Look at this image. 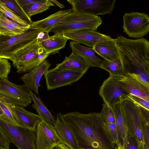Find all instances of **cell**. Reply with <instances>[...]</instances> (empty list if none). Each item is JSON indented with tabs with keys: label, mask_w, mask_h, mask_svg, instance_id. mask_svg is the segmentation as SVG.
<instances>
[{
	"label": "cell",
	"mask_w": 149,
	"mask_h": 149,
	"mask_svg": "<svg viewBox=\"0 0 149 149\" xmlns=\"http://www.w3.org/2000/svg\"><path fill=\"white\" fill-rule=\"evenodd\" d=\"M73 132L81 149H114L100 113L84 114L74 111L63 115Z\"/></svg>",
	"instance_id": "1"
},
{
	"label": "cell",
	"mask_w": 149,
	"mask_h": 149,
	"mask_svg": "<svg viewBox=\"0 0 149 149\" xmlns=\"http://www.w3.org/2000/svg\"><path fill=\"white\" fill-rule=\"evenodd\" d=\"M125 77L130 76L149 88V42L142 38L132 40L118 36L114 39Z\"/></svg>",
	"instance_id": "2"
},
{
	"label": "cell",
	"mask_w": 149,
	"mask_h": 149,
	"mask_svg": "<svg viewBox=\"0 0 149 149\" xmlns=\"http://www.w3.org/2000/svg\"><path fill=\"white\" fill-rule=\"evenodd\" d=\"M123 117L128 132L133 136L140 144L144 145L145 126L149 123V110L127 99L121 103Z\"/></svg>",
	"instance_id": "3"
},
{
	"label": "cell",
	"mask_w": 149,
	"mask_h": 149,
	"mask_svg": "<svg viewBox=\"0 0 149 149\" xmlns=\"http://www.w3.org/2000/svg\"><path fill=\"white\" fill-rule=\"evenodd\" d=\"M102 22L100 17L84 12L72 11L62 23L51 30L50 32L63 34L83 29L96 31Z\"/></svg>",
	"instance_id": "4"
},
{
	"label": "cell",
	"mask_w": 149,
	"mask_h": 149,
	"mask_svg": "<svg viewBox=\"0 0 149 149\" xmlns=\"http://www.w3.org/2000/svg\"><path fill=\"white\" fill-rule=\"evenodd\" d=\"M44 50L36 39L18 50L10 59L18 73L29 72L45 61L40 56Z\"/></svg>",
	"instance_id": "5"
},
{
	"label": "cell",
	"mask_w": 149,
	"mask_h": 149,
	"mask_svg": "<svg viewBox=\"0 0 149 149\" xmlns=\"http://www.w3.org/2000/svg\"><path fill=\"white\" fill-rule=\"evenodd\" d=\"M41 31L30 25L20 35L11 37L0 35V57L10 59L18 50L36 40Z\"/></svg>",
	"instance_id": "6"
},
{
	"label": "cell",
	"mask_w": 149,
	"mask_h": 149,
	"mask_svg": "<svg viewBox=\"0 0 149 149\" xmlns=\"http://www.w3.org/2000/svg\"><path fill=\"white\" fill-rule=\"evenodd\" d=\"M29 90L25 84L16 85L8 79H0V100L6 104L26 107L31 102Z\"/></svg>",
	"instance_id": "7"
},
{
	"label": "cell",
	"mask_w": 149,
	"mask_h": 149,
	"mask_svg": "<svg viewBox=\"0 0 149 149\" xmlns=\"http://www.w3.org/2000/svg\"><path fill=\"white\" fill-rule=\"evenodd\" d=\"M0 127L18 149H36V131L15 125L0 117Z\"/></svg>",
	"instance_id": "8"
},
{
	"label": "cell",
	"mask_w": 149,
	"mask_h": 149,
	"mask_svg": "<svg viewBox=\"0 0 149 149\" xmlns=\"http://www.w3.org/2000/svg\"><path fill=\"white\" fill-rule=\"evenodd\" d=\"M123 77L110 75L100 87V96L104 103L111 108L127 99L129 94L121 86L120 80Z\"/></svg>",
	"instance_id": "9"
},
{
	"label": "cell",
	"mask_w": 149,
	"mask_h": 149,
	"mask_svg": "<svg viewBox=\"0 0 149 149\" xmlns=\"http://www.w3.org/2000/svg\"><path fill=\"white\" fill-rule=\"evenodd\" d=\"M123 32L129 37L141 39L149 32V17L143 13H125L123 16Z\"/></svg>",
	"instance_id": "10"
},
{
	"label": "cell",
	"mask_w": 149,
	"mask_h": 149,
	"mask_svg": "<svg viewBox=\"0 0 149 149\" xmlns=\"http://www.w3.org/2000/svg\"><path fill=\"white\" fill-rule=\"evenodd\" d=\"M86 71L54 68L48 70L44 74L47 88L49 90L71 85L80 79Z\"/></svg>",
	"instance_id": "11"
},
{
	"label": "cell",
	"mask_w": 149,
	"mask_h": 149,
	"mask_svg": "<svg viewBox=\"0 0 149 149\" xmlns=\"http://www.w3.org/2000/svg\"><path fill=\"white\" fill-rule=\"evenodd\" d=\"M71 5L72 11L84 12L98 16L111 14L116 0H67Z\"/></svg>",
	"instance_id": "12"
},
{
	"label": "cell",
	"mask_w": 149,
	"mask_h": 149,
	"mask_svg": "<svg viewBox=\"0 0 149 149\" xmlns=\"http://www.w3.org/2000/svg\"><path fill=\"white\" fill-rule=\"evenodd\" d=\"M36 149H53L62 143L54 126L41 120L36 130Z\"/></svg>",
	"instance_id": "13"
},
{
	"label": "cell",
	"mask_w": 149,
	"mask_h": 149,
	"mask_svg": "<svg viewBox=\"0 0 149 149\" xmlns=\"http://www.w3.org/2000/svg\"><path fill=\"white\" fill-rule=\"evenodd\" d=\"M63 35L68 40L91 48L97 43L113 40L114 39L109 36L88 29L71 31L63 34Z\"/></svg>",
	"instance_id": "14"
},
{
	"label": "cell",
	"mask_w": 149,
	"mask_h": 149,
	"mask_svg": "<svg viewBox=\"0 0 149 149\" xmlns=\"http://www.w3.org/2000/svg\"><path fill=\"white\" fill-rule=\"evenodd\" d=\"M63 115L57 114L54 127L62 143L70 149H81L71 129L65 120Z\"/></svg>",
	"instance_id": "15"
},
{
	"label": "cell",
	"mask_w": 149,
	"mask_h": 149,
	"mask_svg": "<svg viewBox=\"0 0 149 149\" xmlns=\"http://www.w3.org/2000/svg\"><path fill=\"white\" fill-rule=\"evenodd\" d=\"M51 65L49 61L46 59L28 73L21 77L20 79L29 89L38 95L40 82L41 77L49 70Z\"/></svg>",
	"instance_id": "16"
},
{
	"label": "cell",
	"mask_w": 149,
	"mask_h": 149,
	"mask_svg": "<svg viewBox=\"0 0 149 149\" xmlns=\"http://www.w3.org/2000/svg\"><path fill=\"white\" fill-rule=\"evenodd\" d=\"M20 126L36 131L41 120L38 115L27 111L24 107L7 104Z\"/></svg>",
	"instance_id": "17"
},
{
	"label": "cell",
	"mask_w": 149,
	"mask_h": 149,
	"mask_svg": "<svg viewBox=\"0 0 149 149\" xmlns=\"http://www.w3.org/2000/svg\"><path fill=\"white\" fill-rule=\"evenodd\" d=\"M71 9L59 10L42 19L33 22L30 25L41 31L49 33L54 27L62 23L71 12Z\"/></svg>",
	"instance_id": "18"
},
{
	"label": "cell",
	"mask_w": 149,
	"mask_h": 149,
	"mask_svg": "<svg viewBox=\"0 0 149 149\" xmlns=\"http://www.w3.org/2000/svg\"><path fill=\"white\" fill-rule=\"evenodd\" d=\"M69 46L72 49V53L81 57L89 68L92 67L100 68L102 63L105 60L96 56L92 48L83 46L73 41L70 42Z\"/></svg>",
	"instance_id": "19"
},
{
	"label": "cell",
	"mask_w": 149,
	"mask_h": 149,
	"mask_svg": "<svg viewBox=\"0 0 149 149\" xmlns=\"http://www.w3.org/2000/svg\"><path fill=\"white\" fill-rule=\"evenodd\" d=\"M120 81L122 88L129 94L149 102V88L130 76L123 77Z\"/></svg>",
	"instance_id": "20"
},
{
	"label": "cell",
	"mask_w": 149,
	"mask_h": 149,
	"mask_svg": "<svg viewBox=\"0 0 149 149\" xmlns=\"http://www.w3.org/2000/svg\"><path fill=\"white\" fill-rule=\"evenodd\" d=\"M112 108L115 116L118 141L116 146L123 149L128 133L121 111L120 103L117 104Z\"/></svg>",
	"instance_id": "21"
},
{
	"label": "cell",
	"mask_w": 149,
	"mask_h": 149,
	"mask_svg": "<svg viewBox=\"0 0 149 149\" xmlns=\"http://www.w3.org/2000/svg\"><path fill=\"white\" fill-rule=\"evenodd\" d=\"M24 26L17 23L0 12V35L12 36L24 32L30 26Z\"/></svg>",
	"instance_id": "22"
},
{
	"label": "cell",
	"mask_w": 149,
	"mask_h": 149,
	"mask_svg": "<svg viewBox=\"0 0 149 149\" xmlns=\"http://www.w3.org/2000/svg\"><path fill=\"white\" fill-rule=\"evenodd\" d=\"M95 52L106 61H109L120 58L115 43L113 40L96 43L92 48Z\"/></svg>",
	"instance_id": "23"
},
{
	"label": "cell",
	"mask_w": 149,
	"mask_h": 149,
	"mask_svg": "<svg viewBox=\"0 0 149 149\" xmlns=\"http://www.w3.org/2000/svg\"><path fill=\"white\" fill-rule=\"evenodd\" d=\"M68 40L63 34H54L39 44L49 54H54L65 47Z\"/></svg>",
	"instance_id": "24"
},
{
	"label": "cell",
	"mask_w": 149,
	"mask_h": 149,
	"mask_svg": "<svg viewBox=\"0 0 149 149\" xmlns=\"http://www.w3.org/2000/svg\"><path fill=\"white\" fill-rule=\"evenodd\" d=\"M58 70H72L87 71L89 68L84 60L80 56L72 53L65 56L63 61L58 63L54 68Z\"/></svg>",
	"instance_id": "25"
},
{
	"label": "cell",
	"mask_w": 149,
	"mask_h": 149,
	"mask_svg": "<svg viewBox=\"0 0 149 149\" xmlns=\"http://www.w3.org/2000/svg\"><path fill=\"white\" fill-rule=\"evenodd\" d=\"M29 92L31 100L33 102L32 107L37 112L41 120L54 126L56 119L47 108L40 98H38L30 89Z\"/></svg>",
	"instance_id": "26"
},
{
	"label": "cell",
	"mask_w": 149,
	"mask_h": 149,
	"mask_svg": "<svg viewBox=\"0 0 149 149\" xmlns=\"http://www.w3.org/2000/svg\"><path fill=\"white\" fill-rule=\"evenodd\" d=\"M100 68L108 72L110 75L125 77L123 68L120 58L109 61L105 60L102 63Z\"/></svg>",
	"instance_id": "27"
},
{
	"label": "cell",
	"mask_w": 149,
	"mask_h": 149,
	"mask_svg": "<svg viewBox=\"0 0 149 149\" xmlns=\"http://www.w3.org/2000/svg\"><path fill=\"white\" fill-rule=\"evenodd\" d=\"M51 0H42L40 1L36 2L30 5L25 13L31 18V16L44 12L50 7L54 6Z\"/></svg>",
	"instance_id": "28"
},
{
	"label": "cell",
	"mask_w": 149,
	"mask_h": 149,
	"mask_svg": "<svg viewBox=\"0 0 149 149\" xmlns=\"http://www.w3.org/2000/svg\"><path fill=\"white\" fill-rule=\"evenodd\" d=\"M10 10L28 24L30 25L33 22L31 18L26 14L16 0H1Z\"/></svg>",
	"instance_id": "29"
},
{
	"label": "cell",
	"mask_w": 149,
	"mask_h": 149,
	"mask_svg": "<svg viewBox=\"0 0 149 149\" xmlns=\"http://www.w3.org/2000/svg\"><path fill=\"white\" fill-rule=\"evenodd\" d=\"M0 12L14 22L21 25L24 26L30 25L28 24L9 9L1 0H0Z\"/></svg>",
	"instance_id": "30"
},
{
	"label": "cell",
	"mask_w": 149,
	"mask_h": 149,
	"mask_svg": "<svg viewBox=\"0 0 149 149\" xmlns=\"http://www.w3.org/2000/svg\"><path fill=\"white\" fill-rule=\"evenodd\" d=\"M0 107L3 113V116H0L1 118L13 124L20 126L7 104L0 100Z\"/></svg>",
	"instance_id": "31"
},
{
	"label": "cell",
	"mask_w": 149,
	"mask_h": 149,
	"mask_svg": "<svg viewBox=\"0 0 149 149\" xmlns=\"http://www.w3.org/2000/svg\"><path fill=\"white\" fill-rule=\"evenodd\" d=\"M102 106L100 113L104 123H115L114 114L112 108L104 103Z\"/></svg>",
	"instance_id": "32"
},
{
	"label": "cell",
	"mask_w": 149,
	"mask_h": 149,
	"mask_svg": "<svg viewBox=\"0 0 149 149\" xmlns=\"http://www.w3.org/2000/svg\"><path fill=\"white\" fill-rule=\"evenodd\" d=\"M144 145L140 144L138 141L128 132L123 149H143Z\"/></svg>",
	"instance_id": "33"
},
{
	"label": "cell",
	"mask_w": 149,
	"mask_h": 149,
	"mask_svg": "<svg viewBox=\"0 0 149 149\" xmlns=\"http://www.w3.org/2000/svg\"><path fill=\"white\" fill-rule=\"evenodd\" d=\"M11 67L10 63L8 59L0 57V79H8Z\"/></svg>",
	"instance_id": "34"
},
{
	"label": "cell",
	"mask_w": 149,
	"mask_h": 149,
	"mask_svg": "<svg viewBox=\"0 0 149 149\" xmlns=\"http://www.w3.org/2000/svg\"><path fill=\"white\" fill-rule=\"evenodd\" d=\"M106 129L113 142L116 145L118 139L115 123H104Z\"/></svg>",
	"instance_id": "35"
},
{
	"label": "cell",
	"mask_w": 149,
	"mask_h": 149,
	"mask_svg": "<svg viewBox=\"0 0 149 149\" xmlns=\"http://www.w3.org/2000/svg\"><path fill=\"white\" fill-rule=\"evenodd\" d=\"M131 100L136 104L146 109L149 110V102L139 97L129 94L127 98Z\"/></svg>",
	"instance_id": "36"
},
{
	"label": "cell",
	"mask_w": 149,
	"mask_h": 149,
	"mask_svg": "<svg viewBox=\"0 0 149 149\" xmlns=\"http://www.w3.org/2000/svg\"><path fill=\"white\" fill-rule=\"evenodd\" d=\"M11 142L0 127V149H9Z\"/></svg>",
	"instance_id": "37"
},
{
	"label": "cell",
	"mask_w": 149,
	"mask_h": 149,
	"mask_svg": "<svg viewBox=\"0 0 149 149\" xmlns=\"http://www.w3.org/2000/svg\"><path fill=\"white\" fill-rule=\"evenodd\" d=\"M21 7L25 13L29 6L36 2H39L42 0H16Z\"/></svg>",
	"instance_id": "38"
},
{
	"label": "cell",
	"mask_w": 149,
	"mask_h": 149,
	"mask_svg": "<svg viewBox=\"0 0 149 149\" xmlns=\"http://www.w3.org/2000/svg\"><path fill=\"white\" fill-rule=\"evenodd\" d=\"M144 143L145 146L149 149V123L146 124L143 133Z\"/></svg>",
	"instance_id": "39"
},
{
	"label": "cell",
	"mask_w": 149,
	"mask_h": 149,
	"mask_svg": "<svg viewBox=\"0 0 149 149\" xmlns=\"http://www.w3.org/2000/svg\"><path fill=\"white\" fill-rule=\"evenodd\" d=\"M56 149H70L63 143H61L56 147Z\"/></svg>",
	"instance_id": "40"
},
{
	"label": "cell",
	"mask_w": 149,
	"mask_h": 149,
	"mask_svg": "<svg viewBox=\"0 0 149 149\" xmlns=\"http://www.w3.org/2000/svg\"><path fill=\"white\" fill-rule=\"evenodd\" d=\"M48 33V32H45L43 37L41 40L38 41H37V42L39 44L41 42L49 38V35Z\"/></svg>",
	"instance_id": "41"
},
{
	"label": "cell",
	"mask_w": 149,
	"mask_h": 149,
	"mask_svg": "<svg viewBox=\"0 0 149 149\" xmlns=\"http://www.w3.org/2000/svg\"><path fill=\"white\" fill-rule=\"evenodd\" d=\"M52 2L54 3L55 4L57 5L60 8H65L64 5L62 4L56 0H51Z\"/></svg>",
	"instance_id": "42"
},
{
	"label": "cell",
	"mask_w": 149,
	"mask_h": 149,
	"mask_svg": "<svg viewBox=\"0 0 149 149\" xmlns=\"http://www.w3.org/2000/svg\"><path fill=\"white\" fill-rule=\"evenodd\" d=\"M44 34L45 32L41 31L39 33L38 35L37 38V41H38L41 40L43 37Z\"/></svg>",
	"instance_id": "43"
},
{
	"label": "cell",
	"mask_w": 149,
	"mask_h": 149,
	"mask_svg": "<svg viewBox=\"0 0 149 149\" xmlns=\"http://www.w3.org/2000/svg\"><path fill=\"white\" fill-rule=\"evenodd\" d=\"M3 113L1 107H0V116H3Z\"/></svg>",
	"instance_id": "44"
},
{
	"label": "cell",
	"mask_w": 149,
	"mask_h": 149,
	"mask_svg": "<svg viewBox=\"0 0 149 149\" xmlns=\"http://www.w3.org/2000/svg\"><path fill=\"white\" fill-rule=\"evenodd\" d=\"M114 149H123L120 148L119 147H118L117 146H116L115 148H114Z\"/></svg>",
	"instance_id": "45"
},
{
	"label": "cell",
	"mask_w": 149,
	"mask_h": 149,
	"mask_svg": "<svg viewBox=\"0 0 149 149\" xmlns=\"http://www.w3.org/2000/svg\"><path fill=\"white\" fill-rule=\"evenodd\" d=\"M143 149H147L146 148V147L144 146Z\"/></svg>",
	"instance_id": "46"
},
{
	"label": "cell",
	"mask_w": 149,
	"mask_h": 149,
	"mask_svg": "<svg viewBox=\"0 0 149 149\" xmlns=\"http://www.w3.org/2000/svg\"><path fill=\"white\" fill-rule=\"evenodd\" d=\"M83 149V148H82V149Z\"/></svg>",
	"instance_id": "47"
}]
</instances>
